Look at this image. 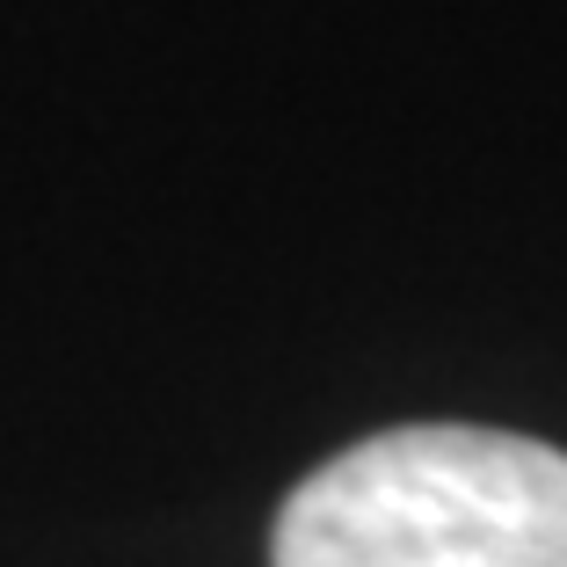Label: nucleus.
<instances>
[{
	"label": "nucleus",
	"instance_id": "obj_1",
	"mask_svg": "<svg viewBox=\"0 0 567 567\" xmlns=\"http://www.w3.org/2000/svg\"><path fill=\"white\" fill-rule=\"evenodd\" d=\"M277 567H567V451L415 422L334 451L277 509Z\"/></svg>",
	"mask_w": 567,
	"mask_h": 567
}]
</instances>
